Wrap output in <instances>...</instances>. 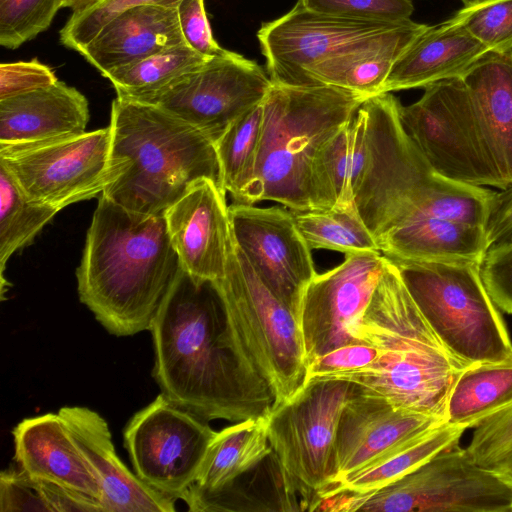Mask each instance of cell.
I'll use <instances>...</instances> for the list:
<instances>
[{"instance_id": "6da1fadb", "label": "cell", "mask_w": 512, "mask_h": 512, "mask_svg": "<svg viewBox=\"0 0 512 512\" xmlns=\"http://www.w3.org/2000/svg\"><path fill=\"white\" fill-rule=\"evenodd\" d=\"M153 377L170 401L205 421L266 416L274 397L233 350L215 281L181 270L152 326Z\"/></svg>"}, {"instance_id": "7a4b0ae2", "label": "cell", "mask_w": 512, "mask_h": 512, "mask_svg": "<svg viewBox=\"0 0 512 512\" xmlns=\"http://www.w3.org/2000/svg\"><path fill=\"white\" fill-rule=\"evenodd\" d=\"M181 270L164 214L131 211L101 194L76 278L80 301L110 334L150 330Z\"/></svg>"}, {"instance_id": "3957f363", "label": "cell", "mask_w": 512, "mask_h": 512, "mask_svg": "<svg viewBox=\"0 0 512 512\" xmlns=\"http://www.w3.org/2000/svg\"><path fill=\"white\" fill-rule=\"evenodd\" d=\"M109 127V169L101 194L116 204L161 215L200 179L225 191L215 143L169 112L117 96Z\"/></svg>"}, {"instance_id": "277c9868", "label": "cell", "mask_w": 512, "mask_h": 512, "mask_svg": "<svg viewBox=\"0 0 512 512\" xmlns=\"http://www.w3.org/2000/svg\"><path fill=\"white\" fill-rule=\"evenodd\" d=\"M352 336L378 355L369 369L347 382L396 407L445 422L449 393L466 366L446 351L389 258Z\"/></svg>"}, {"instance_id": "5b68a950", "label": "cell", "mask_w": 512, "mask_h": 512, "mask_svg": "<svg viewBox=\"0 0 512 512\" xmlns=\"http://www.w3.org/2000/svg\"><path fill=\"white\" fill-rule=\"evenodd\" d=\"M367 98L335 86L272 82L263 100L262 132L252 177L233 203L270 200L292 211L315 210L316 154Z\"/></svg>"}, {"instance_id": "8992f818", "label": "cell", "mask_w": 512, "mask_h": 512, "mask_svg": "<svg viewBox=\"0 0 512 512\" xmlns=\"http://www.w3.org/2000/svg\"><path fill=\"white\" fill-rule=\"evenodd\" d=\"M215 284L240 362L267 384L273 406L289 400L307 381L308 362L297 318L260 279L233 236L225 275Z\"/></svg>"}, {"instance_id": "52a82bcc", "label": "cell", "mask_w": 512, "mask_h": 512, "mask_svg": "<svg viewBox=\"0 0 512 512\" xmlns=\"http://www.w3.org/2000/svg\"><path fill=\"white\" fill-rule=\"evenodd\" d=\"M389 259L451 357L466 367L512 363V340L479 262Z\"/></svg>"}, {"instance_id": "ba28073f", "label": "cell", "mask_w": 512, "mask_h": 512, "mask_svg": "<svg viewBox=\"0 0 512 512\" xmlns=\"http://www.w3.org/2000/svg\"><path fill=\"white\" fill-rule=\"evenodd\" d=\"M314 511L512 512V484L456 445L378 490L328 494Z\"/></svg>"}, {"instance_id": "9c48e42d", "label": "cell", "mask_w": 512, "mask_h": 512, "mask_svg": "<svg viewBox=\"0 0 512 512\" xmlns=\"http://www.w3.org/2000/svg\"><path fill=\"white\" fill-rule=\"evenodd\" d=\"M371 134L370 160L354 197L357 210L376 239L414 216L444 180L437 175L399 117L400 101L381 93L364 101Z\"/></svg>"}, {"instance_id": "30bf717a", "label": "cell", "mask_w": 512, "mask_h": 512, "mask_svg": "<svg viewBox=\"0 0 512 512\" xmlns=\"http://www.w3.org/2000/svg\"><path fill=\"white\" fill-rule=\"evenodd\" d=\"M352 388L344 380L308 381L265 416L273 454L303 511H313L331 486L338 425Z\"/></svg>"}, {"instance_id": "8fae6325", "label": "cell", "mask_w": 512, "mask_h": 512, "mask_svg": "<svg viewBox=\"0 0 512 512\" xmlns=\"http://www.w3.org/2000/svg\"><path fill=\"white\" fill-rule=\"evenodd\" d=\"M399 117L437 175L499 190L508 187L484 140L461 78L426 86L416 102L400 104Z\"/></svg>"}, {"instance_id": "7c38bea8", "label": "cell", "mask_w": 512, "mask_h": 512, "mask_svg": "<svg viewBox=\"0 0 512 512\" xmlns=\"http://www.w3.org/2000/svg\"><path fill=\"white\" fill-rule=\"evenodd\" d=\"M421 23L388 22L324 14L299 1L257 32L273 83L294 85L302 71L325 59L404 35Z\"/></svg>"}, {"instance_id": "4fadbf2b", "label": "cell", "mask_w": 512, "mask_h": 512, "mask_svg": "<svg viewBox=\"0 0 512 512\" xmlns=\"http://www.w3.org/2000/svg\"><path fill=\"white\" fill-rule=\"evenodd\" d=\"M216 432L160 393L132 416L123 440L135 474L178 500L195 482Z\"/></svg>"}, {"instance_id": "5bb4252c", "label": "cell", "mask_w": 512, "mask_h": 512, "mask_svg": "<svg viewBox=\"0 0 512 512\" xmlns=\"http://www.w3.org/2000/svg\"><path fill=\"white\" fill-rule=\"evenodd\" d=\"M271 85L257 62L229 51L154 93L130 100L169 112L215 143L236 119L264 100Z\"/></svg>"}, {"instance_id": "9a60e30c", "label": "cell", "mask_w": 512, "mask_h": 512, "mask_svg": "<svg viewBox=\"0 0 512 512\" xmlns=\"http://www.w3.org/2000/svg\"><path fill=\"white\" fill-rule=\"evenodd\" d=\"M110 146L108 126L41 145L0 150V165L28 198L61 210L103 192Z\"/></svg>"}, {"instance_id": "2e32d148", "label": "cell", "mask_w": 512, "mask_h": 512, "mask_svg": "<svg viewBox=\"0 0 512 512\" xmlns=\"http://www.w3.org/2000/svg\"><path fill=\"white\" fill-rule=\"evenodd\" d=\"M387 262L379 251L347 254L340 265L311 280L298 315L308 365L356 343L352 330L368 307Z\"/></svg>"}, {"instance_id": "e0dca14e", "label": "cell", "mask_w": 512, "mask_h": 512, "mask_svg": "<svg viewBox=\"0 0 512 512\" xmlns=\"http://www.w3.org/2000/svg\"><path fill=\"white\" fill-rule=\"evenodd\" d=\"M231 233L264 284L298 321L305 290L317 272L311 249L285 206H228Z\"/></svg>"}, {"instance_id": "ac0fdd59", "label": "cell", "mask_w": 512, "mask_h": 512, "mask_svg": "<svg viewBox=\"0 0 512 512\" xmlns=\"http://www.w3.org/2000/svg\"><path fill=\"white\" fill-rule=\"evenodd\" d=\"M443 422L420 412L396 407L353 384L338 425L332 483L328 489Z\"/></svg>"}, {"instance_id": "d6986e66", "label": "cell", "mask_w": 512, "mask_h": 512, "mask_svg": "<svg viewBox=\"0 0 512 512\" xmlns=\"http://www.w3.org/2000/svg\"><path fill=\"white\" fill-rule=\"evenodd\" d=\"M164 216L182 269L202 279H222L232 239L226 192L200 179Z\"/></svg>"}, {"instance_id": "ffe728a7", "label": "cell", "mask_w": 512, "mask_h": 512, "mask_svg": "<svg viewBox=\"0 0 512 512\" xmlns=\"http://www.w3.org/2000/svg\"><path fill=\"white\" fill-rule=\"evenodd\" d=\"M58 414L99 481L102 512L175 511L176 499L154 490L121 461L100 414L81 406H64Z\"/></svg>"}, {"instance_id": "44dd1931", "label": "cell", "mask_w": 512, "mask_h": 512, "mask_svg": "<svg viewBox=\"0 0 512 512\" xmlns=\"http://www.w3.org/2000/svg\"><path fill=\"white\" fill-rule=\"evenodd\" d=\"M89 104L76 88L52 85L0 100V150L18 149L86 132Z\"/></svg>"}, {"instance_id": "7402d4cb", "label": "cell", "mask_w": 512, "mask_h": 512, "mask_svg": "<svg viewBox=\"0 0 512 512\" xmlns=\"http://www.w3.org/2000/svg\"><path fill=\"white\" fill-rule=\"evenodd\" d=\"M12 436L14 459L23 471L100 502L99 481L58 413L25 418L13 428Z\"/></svg>"}, {"instance_id": "603a6c76", "label": "cell", "mask_w": 512, "mask_h": 512, "mask_svg": "<svg viewBox=\"0 0 512 512\" xmlns=\"http://www.w3.org/2000/svg\"><path fill=\"white\" fill-rule=\"evenodd\" d=\"M182 44L177 9L141 5L113 17L78 53L103 75Z\"/></svg>"}, {"instance_id": "cb8c5ba5", "label": "cell", "mask_w": 512, "mask_h": 512, "mask_svg": "<svg viewBox=\"0 0 512 512\" xmlns=\"http://www.w3.org/2000/svg\"><path fill=\"white\" fill-rule=\"evenodd\" d=\"M487 47L453 16L420 34L394 62L381 93L461 78Z\"/></svg>"}, {"instance_id": "d4e9b609", "label": "cell", "mask_w": 512, "mask_h": 512, "mask_svg": "<svg viewBox=\"0 0 512 512\" xmlns=\"http://www.w3.org/2000/svg\"><path fill=\"white\" fill-rule=\"evenodd\" d=\"M492 157L512 185V50L488 51L462 75Z\"/></svg>"}, {"instance_id": "484cf974", "label": "cell", "mask_w": 512, "mask_h": 512, "mask_svg": "<svg viewBox=\"0 0 512 512\" xmlns=\"http://www.w3.org/2000/svg\"><path fill=\"white\" fill-rule=\"evenodd\" d=\"M370 155L369 115L363 102L316 154L313 164L315 210L354 203Z\"/></svg>"}, {"instance_id": "4316f807", "label": "cell", "mask_w": 512, "mask_h": 512, "mask_svg": "<svg viewBox=\"0 0 512 512\" xmlns=\"http://www.w3.org/2000/svg\"><path fill=\"white\" fill-rule=\"evenodd\" d=\"M388 258L410 261H474L490 248L486 229L431 216L406 220L377 241Z\"/></svg>"}, {"instance_id": "83f0119b", "label": "cell", "mask_w": 512, "mask_h": 512, "mask_svg": "<svg viewBox=\"0 0 512 512\" xmlns=\"http://www.w3.org/2000/svg\"><path fill=\"white\" fill-rule=\"evenodd\" d=\"M271 454L265 416L235 422L217 431L195 482L181 500L189 506L223 491Z\"/></svg>"}, {"instance_id": "f1b7e54d", "label": "cell", "mask_w": 512, "mask_h": 512, "mask_svg": "<svg viewBox=\"0 0 512 512\" xmlns=\"http://www.w3.org/2000/svg\"><path fill=\"white\" fill-rule=\"evenodd\" d=\"M428 27L421 24L397 38L325 59L304 69L294 85H329L366 97L378 95L394 62Z\"/></svg>"}, {"instance_id": "f546056e", "label": "cell", "mask_w": 512, "mask_h": 512, "mask_svg": "<svg viewBox=\"0 0 512 512\" xmlns=\"http://www.w3.org/2000/svg\"><path fill=\"white\" fill-rule=\"evenodd\" d=\"M465 430L463 426L443 422L342 479L320 499L337 492L365 493L387 486L411 473L439 452L458 445Z\"/></svg>"}, {"instance_id": "4dcf8cb0", "label": "cell", "mask_w": 512, "mask_h": 512, "mask_svg": "<svg viewBox=\"0 0 512 512\" xmlns=\"http://www.w3.org/2000/svg\"><path fill=\"white\" fill-rule=\"evenodd\" d=\"M511 402L512 363L467 366L449 393L445 422L475 428Z\"/></svg>"}, {"instance_id": "1f68e13d", "label": "cell", "mask_w": 512, "mask_h": 512, "mask_svg": "<svg viewBox=\"0 0 512 512\" xmlns=\"http://www.w3.org/2000/svg\"><path fill=\"white\" fill-rule=\"evenodd\" d=\"M292 213L311 250L328 249L345 255L379 251L376 239L362 220L355 203Z\"/></svg>"}, {"instance_id": "d6a6232c", "label": "cell", "mask_w": 512, "mask_h": 512, "mask_svg": "<svg viewBox=\"0 0 512 512\" xmlns=\"http://www.w3.org/2000/svg\"><path fill=\"white\" fill-rule=\"evenodd\" d=\"M210 59L188 44H182L112 69L102 76L111 82L118 97L136 99L166 87L179 77L199 69Z\"/></svg>"}, {"instance_id": "836d02e7", "label": "cell", "mask_w": 512, "mask_h": 512, "mask_svg": "<svg viewBox=\"0 0 512 512\" xmlns=\"http://www.w3.org/2000/svg\"><path fill=\"white\" fill-rule=\"evenodd\" d=\"M0 199V284L3 294L4 270L9 258L29 244L60 210L28 198L2 165Z\"/></svg>"}, {"instance_id": "e575fe53", "label": "cell", "mask_w": 512, "mask_h": 512, "mask_svg": "<svg viewBox=\"0 0 512 512\" xmlns=\"http://www.w3.org/2000/svg\"><path fill=\"white\" fill-rule=\"evenodd\" d=\"M263 121V101L236 119L215 141L223 187L238 200L252 177Z\"/></svg>"}, {"instance_id": "d590c367", "label": "cell", "mask_w": 512, "mask_h": 512, "mask_svg": "<svg viewBox=\"0 0 512 512\" xmlns=\"http://www.w3.org/2000/svg\"><path fill=\"white\" fill-rule=\"evenodd\" d=\"M495 194L488 187L444 179L411 218L431 216L486 229Z\"/></svg>"}, {"instance_id": "8d00e7d4", "label": "cell", "mask_w": 512, "mask_h": 512, "mask_svg": "<svg viewBox=\"0 0 512 512\" xmlns=\"http://www.w3.org/2000/svg\"><path fill=\"white\" fill-rule=\"evenodd\" d=\"M62 0H0V44L16 49L45 31Z\"/></svg>"}, {"instance_id": "74e56055", "label": "cell", "mask_w": 512, "mask_h": 512, "mask_svg": "<svg viewBox=\"0 0 512 512\" xmlns=\"http://www.w3.org/2000/svg\"><path fill=\"white\" fill-rule=\"evenodd\" d=\"M453 17L489 51L512 50V0H487L464 6Z\"/></svg>"}, {"instance_id": "f35d334b", "label": "cell", "mask_w": 512, "mask_h": 512, "mask_svg": "<svg viewBox=\"0 0 512 512\" xmlns=\"http://www.w3.org/2000/svg\"><path fill=\"white\" fill-rule=\"evenodd\" d=\"M182 0H98L83 12L72 14L59 32L62 45L79 52L123 10L141 5L177 9Z\"/></svg>"}, {"instance_id": "ab89813d", "label": "cell", "mask_w": 512, "mask_h": 512, "mask_svg": "<svg viewBox=\"0 0 512 512\" xmlns=\"http://www.w3.org/2000/svg\"><path fill=\"white\" fill-rule=\"evenodd\" d=\"M472 460L491 469L512 450V402L476 427L465 448Z\"/></svg>"}, {"instance_id": "60d3db41", "label": "cell", "mask_w": 512, "mask_h": 512, "mask_svg": "<svg viewBox=\"0 0 512 512\" xmlns=\"http://www.w3.org/2000/svg\"><path fill=\"white\" fill-rule=\"evenodd\" d=\"M377 350L365 342L339 347L309 363L307 381L344 380L369 369L377 359Z\"/></svg>"}, {"instance_id": "b9f144b4", "label": "cell", "mask_w": 512, "mask_h": 512, "mask_svg": "<svg viewBox=\"0 0 512 512\" xmlns=\"http://www.w3.org/2000/svg\"><path fill=\"white\" fill-rule=\"evenodd\" d=\"M305 8L319 13L400 22L410 19L413 0H298Z\"/></svg>"}, {"instance_id": "7bdbcfd3", "label": "cell", "mask_w": 512, "mask_h": 512, "mask_svg": "<svg viewBox=\"0 0 512 512\" xmlns=\"http://www.w3.org/2000/svg\"><path fill=\"white\" fill-rule=\"evenodd\" d=\"M0 511L50 512L43 482L19 466L3 470L0 474Z\"/></svg>"}, {"instance_id": "ee69618b", "label": "cell", "mask_w": 512, "mask_h": 512, "mask_svg": "<svg viewBox=\"0 0 512 512\" xmlns=\"http://www.w3.org/2000/svg\"><path fill=\"white\" fill-rule=\"evenodd\" d=\"M480 274L496 306L512 314V242L491 246L480 263Z\"/></svg>"}, {"instance_id": "f6af8a7d", "label": "cell", "mask_w": 512, "mask_h": 512, "mask_svg": "<svg viewBox=\"0 0 512 512\" xmlns=\"http://www.w3.org/2000/svg\"><path fill=\"white\" fill-rule=\"evenodd\" d=\"M177 12L182 34L191 48L208 58L223 56L229 52L213 37L204 0H182Z\"/></svg>"}, {"instance_id": "bcb514c9", "label": "cell", "mask_w": 512, "mask_h": 512, "mask_svg": "<svg viewBox=\"0 0 512 512\" xmlns=\"http://www.w3.org/2000/svg\"><path fill=\"white\" fill-rule=\"evenodd\" d=\"M54 71L37 59L0 65V100L57 82Z\"/></svg>"}, {"instance_id": "7dc6e473", "label": "cell", "mask_w": 512, "mask_h": 512, "mask_svg": "<svg viewBox=\"0 0 512 512\" xmlns=\"http://www.w3.org/2000/svg\"><path fill=\"white\" fill-rule=\"evenodd\" d=\"M486 232L490 247L512 242V185L496 191Z\"/></svg>"}, {"instance_id": "c3c4849f", "label": "cell", "mask_w": 512, "mask_h": 512, "mask_svg": "<svg viewBox=\"0 0 512 512\" xmlns=\"http://www.w3.org/2000/svg\"><path fill=\"white\" fill-rule=\"evenodd\" d=\"M490 470L494 471L505 481L512 484V450Z\"/></svg>"}, {"instance_id": "681fc988", "label": "cell", "mask_w": 512, "mask_h": 512, "mask_svg": "<svg viewBox=\"0 0 512 512\" xmlns=\"http://www.w3.org/2000/svg\"><path fill=\"white\" fill-rule=\"evenodd\" d=\"M98 0H62V8H69L72 10V14L83 12L84 10L91 7Z\"/></svg>"}, {"instance_id": "f907efd6", "label": "cell", "mask_w": 512, "mask_h": 512, "mask_svg": "<svg viewBox=\"0 0 512 512\" xmlns=\"http://www.w3.org/2000/svg\"><path fill=\"white\" fill-rule=\"evenodd\" d=\"M461 1L463 2L464 6H472V5H476V4L485 2L487 0H461Z\"/></svg>"}]
</instances>
